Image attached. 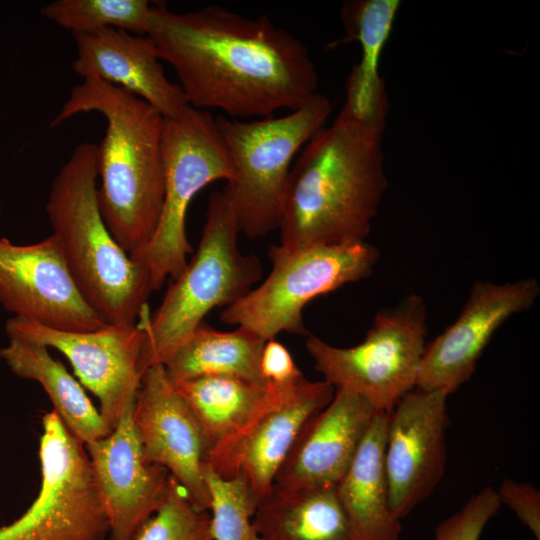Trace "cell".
Instances as JSON below:
<instances>
[{
	"mask_svg": "<svg viewBox=\"0 0 540 540\" xmlns=\"http://www.w3.org/2000/svg\"><path fill=\"white\" fill-rule=\"evenodd\" d=\"M128 402L112 431L85 444L109 521L110 540H131L164 502L171 475L145 458Z\"/></svg>",
	"mask_w": 540,
	"mask_h": 540,
	"instance_id": "e0dca14e",
	"label": "cell"
},
{
	"mask_svg": "<svg viewBox=\"0 0 540 540\" xmlns=\"http://www.w3.org/2000/svg\"><path fill=\"white\" fill-rule=\"evenodd\" d=\"M9 339L54 348L70 362L80 383L100 402V414L113 429L141 386L139 358L143 331L138 324L104 325L90 332H69L13 316L5 324Z\"/></svg>",
	"mask_w": 540,
	"mask_h": 540,
	"instance_id": "8fae6325",
	"label": "cell"
},
{
	"mask_svg": "<svg viewBox=\"0 0 540 540\" xmlns=\"http://www.w3.org/2000/svg\"><path fill=\"white\" fill-rule=\"evenodd\" d=\"M152 7L147 0H55L41 14L73 35L113 27L147 36Z\"/></svg>",
	"mask_w": 540,
	"mask_h": 540,
	"instance_id": "484cf974",
	"label": "cell"
},
{
	"mask_svg": "<svg viewBox=\"0 0 540 540\" xmlns=\"http://www.w3.org/2000/svg\"><path fill=\"white\" fill-rule=\"evenodd\" d=\"M386 120L344 104L292 165L279 228L280 246L298 249L366 241L388 181Z\"/></svg>",
	"mask_w": 540,
	"mask_h": 540,
	"instance_id": "7a4b0ae2",
	"label": "cell"
},
{
	"mask_svg": "<svg viewBox=\"0 0 540 540\" xmlns=\"http://www.w3.org/2000/svg\"><path fill=\"white\" fill-rule=\"evenodd\" d=\"M263 540H354L335 486L273 485L252 519Z\"/></svg>",
	"mask_w": 540,
	"mask_h": 540,
	"instance_id": "44dd1931",
	"label": "cell"
},
{
	"mask_svg": "<svg viewBox=\"0 0 540 540\" xmlns=\"http://www.w3.org/2000/svg\"><path fill=\"white\" fill-rule=\"evenodd\" d=\"M77 56L73 70L83 79L98 78L154 107L164 118L188 106L178 84L165 75L157 48L148 36L107 27L73 35Z\"/></svg>",
	"mask_w": 540,
	"mask_h": 540,
	"instance_id": "d6986e66",
	"label": "cell"
},
{
	"mask_svg": "<svg viewBox=\"0 0 540 540\" xmlns=\"http://www.w3.org/2000/svg\"><path fill=\"white\" fill-rule=\"evenodd\" d=\"M540 295L534 278L505 283L475 281L457 319L426 344L416 387L450 395L470 380L496 331L513 315L529 310Z\"/></svg>",
	"mask_w": 540,
	"mask_h": 540,
	"instance_id": "4fadbf2b",
	"label": "cell"
},
{
	"mask_svg": "<svg viewBox=\"0 0 540 540\" xmlns=\"http://www.w3.org/2000/svg\"><path fill=\"white\" fill-rule=\"evenodd\" d=\"M0 304L16 317L61 331L107 325L82 297L53 234L28 245L0 238Z\"/></svg>",
	"mask_w": 540,
	"mask_h": 540,
	"instance_id": "9a60e30c",
	"label": "cell"
},
{
	"mask_svg": "<svg viewBox=\"0 0 540 540\" xmlns=\"http://www.w3.org/2000/svg\"><path fill=\"white\" fill-rule=\"evenodd\" d=\"M92 111L107 122L97 145L98 206L111 235L130 255L150 241L161 214L164 117L130 92L98 78H86L72 88L50 125Z\"/></svg>",
	"mask_w": 540,
	"mask_h": 540,
	"instance_id": "3957f363",
	"label": "cell"
},
{
	"mask_svg": "<svg viewBox=\"0 0 540 540\" xmlns=\"http://www.w3.org/2000/svg\"><path fill=\"white\" fill-rule=\"evenodd\" d=\"M239 233L226 184L210 196L196 253L173 279L154 314L150 315L147 305L138 318L143 331L141 376L151 366L164 365L209 311L235 303L260 280V260L240 250Z\"/></svg>",
	"mask_w": 540,
	"mask_h": 540,
	"instance_id": "5b68a950",
	"label": "cell"
},
{
	"mask_svg": "<svg viewBox=\"0 0 540 540\" xmlns=\"http://www.w3.org/2000/svg\"><path fill=\"white\" fill-rule=\"evenodd\" d=\"M375 413L364 398L335 390L330 403L302 426L273 485L283 489L336 486Z\"/></svg>",
	"mask_w": 540,
	"mask_h": 540,
	"instance_id": "ac0fdd59",
	"label": "cell"
},
{
	"mask_svg": "<svg viewBox=\"0 0 540 540\" xmlns=\"http://www.w3.org/2000/svg\"><path fill=\"white\" fill-rule=\"evenodd\" d=\"M0 358L18 377L38 382L47 393L66 427L84 444L107 436L112 429L105 422L81 384L46 346L21 339H9Z\"/></svg>",
	"mask_w": 540,
	"mask_h": 540,
	"instance_id": "7402d4cb",
	"label": "cell"
},
{
	"mask_svg": "<svg viewBox=\"0 0 540 540\" xmlns=\"http://www.w3.org/2000/svg\"><path fill=\"white\" fill-rule=\"evenodd\" d=\"M204 478L213 540H263L252 522L259 501L243 476L223 479L206 464Z\"/></svg>",
	"mask_w": 540,
	"mask_h": 540,
	"instance_id": "4316f807",
	"label": "cell"
},
{
	"mask_svg": "<svg viewBox=\"0 0 540 540\" xmlns=\"http://www.w3.org/2000/svg\"><path fill=\"white\" fill-rule=\"evenodd\" d=\"M260 370L266 382L288 386L303 378L288 349L275 339L267 340L260 358Z\"/></svg>",
	"mask_w": 540,
	"mask_h": 540,
	"instance_id": "4dcf8cb0",
	"label": "cell"
},
{
	"mask_svg": "<svg viewBox=\"0 0 540 540\" xmlns=\"http://www.w3.org/2000/svg\"><path fill=\"white\" fill-rule=\"evenodd\" d=\"M389 414L376 412L348 469L335 486L354 540H399L384 465Z\"/></svg>",
	"mask_w": 540,
	"mask_h": 540,
	"instance_id": "ffe728a7",
	"label": "cell"
},
{
	"mask_svg": "<svg viewBox=\"0 0 540 540\" xmlns=\"http://www.w3.org/2000/svg\"><path fill=\"white\" fill-rule=\"evenodd\" d=\"M448 396L416 387L389 414L384 465L390 506L400 520L425 501L443 478Z\"/></svg>",
	"mask_w": 540,
	"mask_h": 540,
	"instance_id": "5bb4252c",
	"label": "cell"
},
{
	"mask_svg": "<svg viewBox=\"0 0 540 540\" xmlns=\"http://www.w3.org/2000/svg\"><path fill=\"white\" fill-rule=\"evenodd\" d=\"M97 145H77L52 180L46 212L82 297L107 325L135 324L152 292L148 275L108 230L97 200Z\"/></svg>",
	"mask_w": 540,
	"mask_h": 540,
	"instance_id": "277c9868",
	"label": "cell"
},
{
	"mask_svg": "<svg viewBox=\"0 0 540 540\" xmlns=\"http://www.w3.org/2000/svg\"><path fill=\"white\" fill-rule=\"evenodd\" d=\"M500 507L496 489L484 487L436 527L434 540H479Z\"/></svg>",
	"mask_w": 540,
	"mask_h": 540,
	"instance_id": "f1b7e54d",
	"label": "cell"
},
{
	"mask_svg": "<svg viewBox=\"0 0 540 540\" xmlns=\"http://www.w3.org/2000/svg\"><path fill=\"white\" fill-rule=\"evenodd\" d=\"M42 427L39 493L0 527V540H106L109 521L85 444L55 410L43 416Z\"/></svg>",
	"mask_w": 540,
	"mask_h": 540,
	"instance_id": "30bf717a",
	"label": "cell"
},
{
	"mask_svg": "<svg viewBox=\"0 0 540 540\" xmlns=\"http://www.w3.org/2000/svg\"><path fill=\"white\" fill-rule=\"evenodd\" d=\"M399 0H347L340 9L345 38L336 43L357 41L361 48L360 61L350 74L358 83L373 87L384 82L379 74V62L390 36Z\"/></svg>",
	"mask_w": 540,
	"mask_h": 540,
	"instance_id": "d4e9b609",
	"label": "cell"
},
{
	"mask_svg": "<svg viewBox=\"0 0 540 540\" xmlns=\"http://www.w3.org/2000/svg\"><path fill=\"white\" fill-rule=\"evenodd\" d=\"M331 111L330 100L318 92L285 116L253 121L216 118L235 168L236 178L227 186L240 233L255 239L279 228L294 157Z\"/></svg>",
	"mask_w": 540,
	"mask_h": 540,
	"instance_id": "8992f818",
	"label": "cell"
},
{
	"mask_svg": "<svg viewBox=\"0 0 540 540\" xmlns=\"http://www.w3.org/2000/svg\"><path fill=\"white\" fill-rule=\"evenodd\" d=\"M272 270L267 278L235 303L220 320L244 327L265 341L282 333L309 335L304 307L318 296L369 277L379 250L366 242L269 250Z\"/></svg>",
	"mask_w": 540,
	"mask_h": 540,
	"instance_id": "9c48e42d",
	"label": "cell"
},
{
	"mask_svg": "<svg viewBox=\"0 0 540 540\" xmlns=\"http://www.w3.org/2000/svg\"><path fill=\"white\" fill-rule=\"evenodd\" d=\"M265 342L247 328L225 332L203 321L163 366L173 385L206 375H231L267 383L260 370Z\"/></svg>",
	"mask_w": 540,
	"mask_h": 540,
	"instance_id": "cb8c5ba5",
	"label": "cell"
},
{
	"mask_svg": "<svg viewBox=\"0 0 540 540\" xmlns=\"http://www.w3.org/2000/svg\"><path fill=\"white\" fill-rule=\"evenodd\" d=\"M133 420L147 461L165 468L191 502L208 511L210 495L204 467L211 448L163 365L151 366L143 373Z\"/></svg>",
	"mask_w": 540,
	"mask_h": 540,
	"instance_id": "2e32d148",
	"label": "cell"
},
{
	"mask_svg": "<svg viewBox=\"0 0 540 540\" xmlns=\"http://www.w3.org/2000/svg\"><path fill=\"white\" fill-rule=\"evenodd\" d=\"M131 540H213L210 514L196 507L171 476L164 502Z\"/></svg>",
	"mask_w": 540,
	"mask_h": 540,
	"instance_id": "83f0119b",
	"label": "cell"
},
{
	"mask_svg": "<svg viewBox=\"0 0 540 540\" xmlns=\"http://www.w3.org/2000/svg\"><path fill=\"white\" fill-rule=\"evenodd\" d=\"M147 36L193 108L260 119L294 111L318 93L305 44L265 15L249 18L216 5L174 12L155 4Z\"/></svg>",
	"mask_w": 540,
	"mask_h": 540,
	"instance_id": "6da1fadb",
	"label": "cell"
},
{
	"mask_svg": "<svg viewBox=\"0 0 540 540\" xmlns=\"http://www.w3.org/2000/svg\"><path fill=\"white\" fill-rule=\"evenodd\" d=\"M288 386L231 375L199 376L174 385L200 423L211 450L239 432Z\"/></svg>",
	"mask_w": 540,
	"mask_h": 540,
	"instance_id": "603a6c76",
	"label": "cell"
},
{
	"mask_svg": "<svg viewBox=\"0 0 540 540\" xmlns=\"http://www.w3.org/2000/svg\"><path fill=\"white\" fill-rule=\"evenodd\" d=\"M0 209H1V205H0Z\"/></svg>",
	"mask_w": 540,
	"mask_h": 540,
	"instance_id": "1f68e13d",
	"label": "cell"
},
{
	"mask_svg": "<svg viewBox=\"0 0 540 540\" xmlns=\"http://www.w3.org/2000/svg\"><path fill=\"white\" fill-rule=\"evenodd\" d=\"M499 501L540 540V492L528 482L505 478L496 490Z\"/></svg>",
	"mask_w": 540,
	"mask_h": 540,
	"instance_id": "f546056e",
	"label": "cell"
},
{
	"mask_svg": "<svg viewBox=\"0 0 540 540\" xmlns=\"http://www.w3.org/2000/svg\"><path fill=\"white\" fill-rule=\"evenodd\" d=\"M334 393L326 381L305 377L283 388L239 432L213 448L207 464L223 479L243 476L260 502L272 490L304 423L326 407Z\"/></svg>",
	"mask_w": 540,
	"mask_h": 540,
	"instance_id": "7c38bea8",
	"label": "cell"
},
{
	"mask_svg": "<svg viewBox=\"0 0 540 540\" xmlns=\"http://www.w3.org/2000/svg\"><path fill=\"white\" fill-rule=\"evenodd\" d=\"M164 199L150 241L130 258L148 275L152 291L176 278L193 249L186 234V213L192 199L208 184L234 182L235 168L216 118L191 106L176 117L164 118Z\"/></svg>",
	"mask_w": 540,
	"mask_h": 540,
	"instance_id": "52a82bcc",
	"label": "cell"
},
{
	"mask_svg": "<svg viewBox=\"0 0 540 540\" xmlns=\"http://www.w3.org/2000/svg\"><path fill=\"white\" fill-rule=\"evenodd\" d=\"M427 329L425 302L412 293L381 309L358 345L340 348L309 334L305 347L335 390L354 393L376 412L390 414L416 388Z\"/></svg>",
	"mask_w": 540,
	"mask_h": 540,
	"instance_id": "ba28073f",
	"label": "cell"
}]
</instances>
